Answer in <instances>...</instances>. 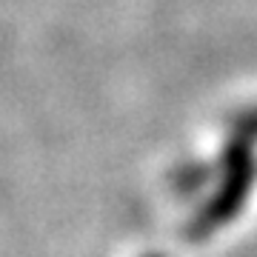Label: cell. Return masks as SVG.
I'll use <instances>...</instances> for the list:
<instances>
[{"instance_id": "cell-1", "label": "cell", "mask_w": 257, "mask_h": 257, "mask_svg": "<svg viewBox=\"0 0 257 257\" xmlns=\"http://www.w3.org/2000/svg\"><path fill=\"white\" fill-rule=\"evenodd\" d=\"M254 180H257V160L254 152H251V140L234 135L229 140L226 152H223L220 186L203 203V209L194 214L192 226H189V237L203 240L234 220L246 206L248 194L254 189Z\"/></svg>"}, {"instance_id": "cell-2", "label": "cell", "mask_w": 257, "mask_h": 257, "mask_svg": "<svg viewBox=\"0 0 257 257\" xmlns=\"http://www.w3.org/2000/svg\"><path fill=\"white\" fill-rule=\"evenodd\" d=\"M209 177H211V169L206 163H186L172 175V186L180 194H194L209 183Z\"/></svg>"}, {"instance_id": "cell-3", "label": "cell", "mask_w": 257, "mask_h": 257, "mask_svg": "<svg viewBox=\"0 0 257 257\" xmlns=\"http://www.w3.org/2000/svg\"><path fill=\"white\" fill-rule=\"evenodd\" d=\"M234 135H240V138H246V140H257V106L243 111L234 120Z\"/></svg>"}, {"instance_id": "cell-4", "label": "cell", "mask_w": 257, "mask_h": 257, "mask_svg": "<svg viewBox=\"0 0 257 257\" xmlns=\"http://www.w3.org/2000/svg\"><path fill=\"white\" fill-rule=\"evenodd\" d=\"M149 257H160V254H149Z\"/></svg>"}]
</instances>
